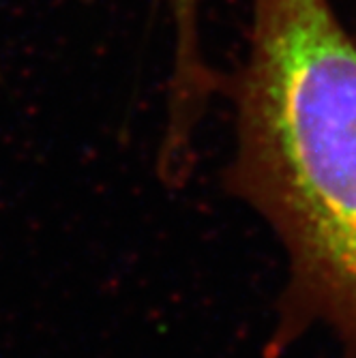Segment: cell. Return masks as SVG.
Here are the masks:
<instances>
[{"label": "cell", "instance_id": "1", "mask_svg": "<svg viewBox=\"0 0 356 358\" xmlns=\"http://www.w3.org/2000/svg\"><path fill=\"white\" fill-rule=\"evenodd\" d=\"M223 182L285 257L277 352L325 329L356 358V41L331 0H251Z\"/></svg>", "mask_w": 356, "mask_h": 358}, {"label": "cell", "instance_id": "2", "mask_svg": "<svg viewBox=\"0 0 356 358\" xmlns=\"http://www.w3.org/2000/svg\"><path fill=\"white\" fill-rule=\"evenodd\" d=\"M172 28V67L168 99L180 108L204 103L217 88L202 35V0H157Z\"/></svg>", "mask_w": 356, "mask_h": 358}]
</instances>
